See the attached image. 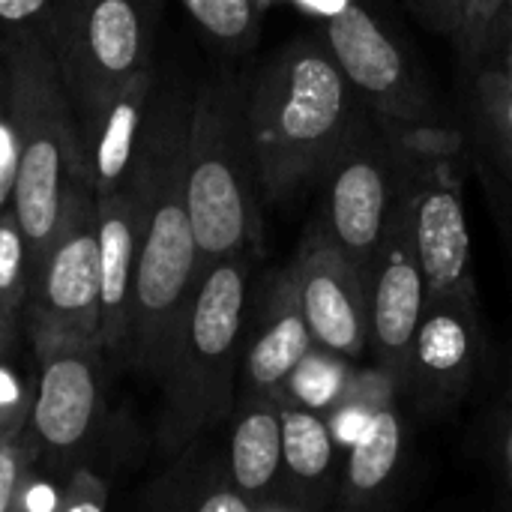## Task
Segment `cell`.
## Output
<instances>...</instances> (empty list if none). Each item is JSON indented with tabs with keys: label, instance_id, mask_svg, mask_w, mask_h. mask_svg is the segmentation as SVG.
Here are the masks:
<instances>
[{
	"label": "cell",
	"instance_id": "obj_1",
	"mask_svg": "<svg viewBox=\"0 0 512 512\" xmlns=\"http://www.w3.org/2000/svg\"><path fill=\"white\" fill-rule=\"evenodd\" d=\"M189 117L192 99L180 90L150 105L138 153L123 180L144 213L132 279L129 357L159 384L204 273L186 204Z\"/></svg>",
	"mask_w": 512,
	"mask_h": 512
},
{
	"label": "cell",
	"instance_id": "obj_2",
	"mask_svg": "<svg viewBox=\"0 0 512 512\" xmlns=\"http://www.w3.org/2000/svg\"><path fill=\"white\" fill-rule=\"evenodd\" d=\"M366 105L324 36L285 42L249 81V132L264 201L288 204L318 189Z\"/></svg>",
	"mask_w": 512,
	"mask_h": 512
},
{
	"label": "cell",
	"instance_id": "obj_3",
	"mask_svg": "<svg viewBox=\"0 0 512 512\" xmlns=\"http://www.w3.org/2000/svg\"><path fill=\"white\" fill-rule=\"evenodd\" d=\"M249 81L219 78L192 99L186 204L204 270L222 258L258 255L264 243V192L249 132Z\"/></svg>",
	"mask_w": 512,
	"mask_h": 512
},
{
	"label": "cell",
	"instance_id": "obj_4",
	"mask_svg": "<svg viewBox=\"0 0 512 512\" xmlns=\"http://www.w3.org/2000/svg\"><path fill=\"white\" fill-rule=\"evenodd\" d=\"M252 258L255 255H234L210 264L192 294L162 378L168 399L162 435L174 450L234 414Z\"/></svg>",
	"mask_w": 512,
	"mask_h": 512
},
{
	"label": "cell",
	"instance_id": "obj_5",
	"mask_svg": "<svg viewBox=\"0 0 512 512\" xmlns=\"http://www.w3.org/2000/svg\"><path fill=\"white\" fill-rule=\"evenodd\" d=\"M414 141L417 129L396 126L366 108L318 180L315 225L363 273L399 222Z\"/></svg>",
	"mask_w": 512,
	"mask_h": 512
},
{
	"label": "cell",
	"instance_id": "obj_6",
	"mask_svg": "<svg viewBox=\"0 0 512 512\" xmlns=\"http://www.w3.org/2000/svg\"><path fill=\"white\" fill-rule=\"evenodd\" d=\"M12 120L18 129V177L12 210L30 246L33 279L57 234L72 177L87 174L60 84L39 51L18 54L15 60Z\"/></svg>",
	"mask_w": 512,
	"mask_h": 512
},
{
	"label": "cell",
	"instance_id": "obj_7",
	"mask_svg": "<svg viewBox=\"0 0 512 512\" xmlns=\"http://www.w3.org/2000/svg\"><path fill=\"white\" fill-rule=\"evenodd\" d=\"M459 153L462 135L453 126L417 129L399 222L417 252L429 297L474 285Z\"/></svg>",
	"mask_w": 512,
	"mask_h": 512
},
{
	"label": "cell",
	"instance_id": "obj_8",
	"mask_svg": "<svg viewBox=\"0 0 512 512\" xmlns=\"http://www.w3.org/2000/svg\"><path fill=\"white\" fill-rule=\"evenodd\" d=\"M321 36L342 75L372 114L405 129L450 126L444 108L411 66L399 39L360 0L327 18Z\"/></svg>",
	"mask_w": 512,
	"mask_h": 512
},
{
	"label": "cell",
	"instance_id": "obj_9",
	"mask_svg": "<svg viewBox=\"0 0 512 512\" xmlns=\"http://www.w3.org/2000/svg\"><path fill=\"white\" fill-rule=\"evenodd\" d=\"M57 9L60 72L96 120L108 99L147 69V6L144 0H63Z\"/></svg>",
	"mask_w": 512,
	"mask_h": 512
},
{
	"label": "cell",
	"instance_id": "obj_10",
	"mask_svg": "<svg viewBox=\"0 0 512 512\" xmlns=\"http://www.w3.org/2000/svg\"><path fill=\"white\" fill-rule=\"evenodd\" d=\"M30 324L99 345V237L96 192L75 174L63 201L57 234L30 279Z\"/></svg>",
	"mask_w": 512,
	"mask_h": 512
},
{
	"label": "cell",
	"instance_id": "obj_11",
	"mask_svg": "<svg viewBox=\"0 0 512 512\" xmlns=\"http://www.w3.org/2000/svg\"><path fill=\"white\" fill-rule=\"evenodd\" d=\"M483 357L477 288H456L426 300V312L402 369V402L420 417L444 420L471 396Z\"/></svg>",
	"mask_w": 512,
	"mask_h": 512
},
{
	"label": "cell",
	"instance_id": "obj_12",
	"mask_svg": "<svg viewBox=\"0 0 512 512\" xmlns=\"http://www.w3.org/2000/svg\"><path fill=\"white\" fill-rule=\"evenodd\" d=\"M39 384L30 405V432L39 450L72 453L96 426L102 405V345L30 324Z\"/></svg>",
	"mask_w": 512,
	"mask_h": 512
},
{
	"label": "cell",
	"instance_id": "obj_13",
	"mask_svg": "<svg viewBox=\"0 0 512 512\" xmlns=\"http://www.w3.org/2000/svg\"><path fill=\"white\" fill-rule=\"evenodd\" d=\"M315 345L351 360L369 357L366 273L315 222L288 264Z\"/></svg>",
	"mask_w": 512,
	"mask_h": 512
},
{
	"label": "cell",
	"instance_id": "obj_14",
	"mask_svg": "<svg viewBox=\"0 0 512 512\" xmlns=\"http://www.w3.org/2000/svg\"><path fill=\"white\" fill-rule=\"evenodd\" d=\"M312 345L291 267L267 273L246 303L237 399H276Z\"/></svg>",
	"mask_w": 512,
	"mask_h": 512
},
{
	"label": "cell",
	"instance_id": "obj_15",
	"mask_svg": "<svg viewBox=\"0 0 512 512\" xmlns=\"http://www.w3.org/2000/svg\"><path fill=\"white\" fill-rule=\"evenodd\" d=\"M369 300V360L402 381L405 357L426 312V279L402 222L366 267Z\"/></svg>",
	"mask_w": 512,
	"mask_h": 512
},
{
	"label": "cell",
	"instance_id": "obj_16",
	"mask_svg": "<svg viewBox=\"0 0 512 512\" xmlns=\"http://www.w3.org/2000/svg\"><path fill=\"white\" fill-rule=\"evenodd\" d=\"M144 213L129 192L117 186L96 195V237H99V345L117 360L129 351L132 321V279L138 261Z\"/></svg>",
	"mask_w": 512,
	"mask_h": 512
},
{
	"label": "cell",
	"instance_id": "obj_17",
	"mask_svg": "<svg viewBox=\"0 0 512 512\" xmlns=\"http://www.w3.org/2000/svg\"><path fill=\"white\" fill-rule=\"evenodd\" d=\"M225 465L234 486L255 501L258 512H294L285 495L282 420L276 399H237Z\"/></svg>",
	"mask_w": 512,
	"mask_h": 512
},
{
	"label": "cell",
	"instance_id": "obj_18",
	"mask_svg": "<svg viewBox=\"0 0 512 512\" xmlns=\"http://www.w3.org/2000/svg\"><path fill=\"white\" fill-rule=\"evenodd\" d=\"M282 420L285 495L294 512H321L336 504L345 450L336 444L324 414L291 399H276Z\"/></svg>",
	"mask_w": 512,
	"mask_h": 512
},
{
	"label": "cell",
	"instance_id": "obj_19",
	"mask_svg": "<svg viewBox=\"0 0 512 512\" xmlns=\"http://www.w3.org/2000/svg\"><path fill=\"white\" fill-rule=\"evenodd\" d=\"M408 459V423L402 399L390 402L369 429L345 450L336 510H375L387 507Z\"/></svg>",
	"mask_w": 512,
	"mask_h": 512
},
{
	"label": "cell",
	"instance_id": "obj_20",
	"mask_svg": "<svg viewBox=\"0 0 512 512\" xmlns=\"http://www.w3.org/2000/svg\"><path fill=\"white\" fill-rule=\"evenodd\" d=\"M150 87H153V72L147 66L138 75H132L96 117L99 129L87 153V177L96 195L123 186L144 135Z\"/></svg>",
	"mask_w": 512,
	"mask_h": 512
},
{
	"label": "cell",
	"instance_id": "obj_21",
	"mask_svg": "<svg viewBox=\"0 0 512 512\" xmlns=\"http://www.w3.org/2000/svg\"><path fill=\"white\" fill-rule=\"evenodd\" d=\"M471 117L486 156L512 183V75L501 66L477 69L471 84Z\"/></svg>",
	"mask_w": 512,
	"mask_h": 512
},
{
	"label": "cell",
	"instance_id": "obj_22",
	"mask_svg": "<svg viewBox=\"0 0 512 512\" xmlns=\"http://www.w3.org/2000/svg\"><path fill=\"white\" fill-rule=\"evenodd\" d=\"M402 399V384L393 372H387L378 363H360L348 390L342 393V399L324 414L336 444L342 450H348L366 429L369 423L390 405Z\"/></svg>",
	"mask_w": 512,
	"mask_h": 512
},
{
	"label": "cell",
	"instance_id": "obj_23",
	"mask_svg": "<svg viewBox=\"0 0 512 512\" xmlns=\"http://www.w3.org/2000/svg\"><path fill=\"white\" fill-rule=\"evenodd\" d=\"M357 366H360V360H351V357L336 354L330 348L312 345L309 354L288 375V381L276 399H291L303 408L327 414L342 399V393L348 390Z\"/></svg>",
	"mask_w": 512,
	"mask_h": 512
},
{
	"label": "cell",
	"instance_id": "obj_24",
	"mask_svg": "<svg viewBox=\"0 0 512 512\" xmlns=\"http://www.w3.org/2000/svg\"><path fill=\"white\" fill-rule=\"evenodd\" d=\"M201 30L228 45H249L258 36L270 0H180Z\"/></svg>",
	"mask_w": 512,
	"mask_h": 512
},
{
	"label": "cell",
	"instance_id": "obj_25",
	"mask_svg": "<svg viewBox=\"0 0 512 512\" xmlns=\"http://www.w3.org/2000/svg\"><path fill=\"white\" fill-rule=\"evenodd\" d=\"M30 294V246L12 207L0 213V309L15 315Z\"/></svg>",
	"mask_w": 512,
	"mask_h": 512
},
{
	"label": "cell",
	"instance_id": "obj_26",
	"mask_svg": "<svg viewBox=\"0 0 512 512\" xmlns=\"http://www.w3.org/2000/svg\"><path fill=\"white\" fill-rule=\"evenodd\" d=\"M459 6H462V21L456 33L459 54L465 57V63H480L495 45L507 21L510 0H459Z\"/></svg>",
	"mask_w": 512,
	"mask_h": 512
},
{
	"label": "cell",
	"instance_id": "obj_27",
	"mask_svg": "<svg viewBox=\"0 0 512 512\" xmlns=\"http://www.w3.org/2000/svg\"><path fill=\"white\" fill-rule=\"evenodd\" d=\"M36 456H39V444L33 432L0 438V512L15 510L18 492L27 483Z\"/></svg>",
	"mask_w": 512,
	"mask_h": 512
},
{
	"label": "cell",
	"instance_id": "obj_28",
	"mask_svg": "<svg viewBox=\"0 0 512 512\" xmlns=\"http://www.w3.org/2000/svg\"><path fill=\"white\" fill-rule=\"evenodd\" d=\"M486 456L489 465L495 471V477L501 480L504 492L512 501V402L507 399L501 408H495L486 420Z\"/></svg>",
	"mask_w": 512,
	"mask_h": 512
},
{
	"label": "cell",
	"instance_id": "obj_29",
	"mask_svg": "<svg viewBox=\"0 0 512 512\" xmlns=\"http://www.w3.org/2000/svg\"><path fill=\"white\" fill-rule=\"evenodd\" d=\"M30 405L33 402H27L21 381L0 366V438H15L24 432L30 423Z\"/></svg>",
	"mask_w": 512,
	"mask_h": 512
},
{
	"label": "cell",
	"instance_id": "obj_30",
	"mask_svg": "<svg viewBox=\"0 0 512 512\" xmlns=\"http://www.w3.org/2000/svg\"><path fill=\"white\" fill-rule=\"evenodd\" d=\"M18 177V129L12 114H0V213L12 207Z\"/></svg>",
	"mask_w": 512,
	"mask_h": 512
},
{
	"label": "cell",
	"instance_id": "obj_31",
	"mask_svg": "<svg viewBox=\"0 0 512 512\" xmlns=\"http://www.w3.org/2000/svg\"><path fill=\"white\" fill-rule=\"evenodd\" d=\"M408 6L414 9V15L441 36L456 39L459 33V21H462V6L459 0H408Z\"/></svg>",
	"mask_w": 512,
	"mask_h": 512
},
{
	"label": "cell",
	"instance_id": "obj_32",
	"mask_svg": "<svg viewBox=\"0 0 512 512\" xmlns=\"http://www.w3.org/2000/svg\"><path fill=\"white\" fill-rule=\"evenodd\" d=\"M105 507V486L93 480L90 474L78 471L69 489V498L63 501L66 512H99Z\"/></svg>",
	"mask_w": 512,
	"mask_h": 512
},
{
	"label": "cell",
	"instance_id": "obj_33",
	"mask_svg": "<svg viewBox=\"0 0 512 512\" xmlns=\"http://www.w3.org/2000/svg\"><path fill=\"white\" fill-rule=\"evenodd\" d=\"M60 507H63V501H60L57 489L51 483L36 480L33 474L27 477V483L21 486L18 501H15V510L24 512H54L60 510Z\"/></svg>",
	"mask_w": 512,
	"mask_h": 512
},
{
	"label": "cell",
	"instance_id": "obj_34",
	"mask_svg": "<svg viewBox=\"0 0 512 512\" xmlns=\"http://www.w3.org/2000/svg\"><path fill=\"white\" fill-rule=\"evenodd\" d=\"M51 6H54V0H0V21L3 24H27Z\"/></svg>",
	"mask_w": 512,
	"mask_h": 512
},
{
	"label": "cell",
	"instance_id": "obj_35",
	"mask_svg": "<svg viewBox=\"0 0 512 512\" xmlns=\"http://www.w3.org/2000/svg\"><path fill=\"white\" fill-rule=\"evenodd\" d=\"M291 6H297L300 12H306V15H312V18H321V21H327V18H333V15H339V12H345L351 3H357V0H288Z\"/></svg>",
	"mask_w": 512,
	"mask_h": 512
},
{
	"label": "cell",
	"instance_id": "obj_36",
	"mask_svg": "<svg viewBox=\"0 0 512 512\" xmlns=\"http://www.w3.org/2000/svg\"><path fill=\"white\" fill-rule=\"evenodd\" d=\"M495 45H498V51H501V54H498V57H501L498 66H501L507 75H512V12L507 15L501 33H498V39H495ZM495 45H492V48H495Z\"/></svg>",
	"mask_w": 512,
	"mask_h": 512
},
{
	"label": "cell",
	"instance_id": "obj_37",
	"mask_svg": "<svg viewBox=\"0 0 512 512\" xmlns=\"http://www.w3.org/2000/svg\"><path fill=\"white\" fill-rule=\"evenodd\" d=\"M9 324H12V315L0 309V351H3L6 342H9Z\"/></svg>",
	"mask_w": 512,
	"mask_h": 512
},
{
	"label": "cell",
	"instance_id": "obj_38",
	"mask_svg": "<svg viewBox=\"0 0 512 512\" xmlns=\"http://www.w3.org/2000/svg\"><path fill=\"white\" fill-rule=\"evenodd\" d=\"M507 399L512 402V363H510V372H507Z\"/></svg>",
	"mask_w": 512,
	"mask_h": 512
},
{
	"label": "cell",
	"instance_id": "obj_39",
	"mask_svg": "<svg viewBox=\"0 0 512 512\" xmlns=\"http://www.w3.org/2000/svg\"><path fill=\"white\" fill-rule=\"evenodd\" d=\"M507 210H510V216H507V228H510V231H512V201H510V204H507Z\"/></svg>",
	"mask_w": 512,
	"mask_h": 512
},
{
	"label": "cell",
	"instance_id": "obj_40",
	"mask_svg": "<svg viewBox=\"0 0 512 512\" xmlns=\"http://www.w3.org/2000/svg\"><path fill=\"white\" fill-rule=\"evenodd\" d=\"M510 12H512V0H510ZM510 12H507V15H510Z\"/></svg>",
	"mask_w": 512,
	"mask_h": 512
}]
</instances>
